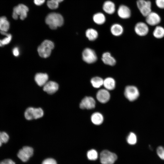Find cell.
<instances>
[{"label": "cell", "instance_id": "6da1fadb", "mask_svg": "<svg viewBox=\"0 0 164 164\" xmlns=\"http://www.w3.org/2000/svg\"><path fill=\"white\" fill-rule=\"evenodd\" d=\"M45 22L51 29H55L63 24L64 19L62 16L60 14L51 12L46 16Z\"/></svg>", "mask_w": 164, "mask_h": 164}, {"label": "cell", "instance_id": "7a4b0ae2", "mask_svg": "<svg viewBox=\"0 0 164 164\" xmlns=\"http://www.w3.org/2000/svg\"><path fill=\"white\" fill-rule=\"evenodd\" d=\"M54 47V44L51 41L46 40L44 41L38 47L37 50L40 56L44 58L48 57L52 50Z\"/></svg>", "mask_w": 164, "mask_h": 164}, {"label": "cell", "instance_id": "3957f363", "mask_svg": "<svg viewBox=\"0 0 164 164\" xmlns=\"http://www.w3.org/2000/svg\"><path fill=\"white\" fill-rule=\"evenodd\" d=\"M28 11L27 6L23 4H19L14 8L12 17L15 19H17L19 17L21 19L24 20L27 17Z\"/></svg>", "mask_w": 164, "mask_h": 164}, {"label": "cell", "instance_id": "277c9868", "mask_svg": "<svg viewBox=\"0 0 164 164\" xmlns=\"http://www.w3.org/2000/svg\"><path fill=\"white\" fill-rule=\"evenodd\" d=\"M43 114V110L39 108H35L29 107L26 110L24 113L25 118L28 120L41 118Z\"/></svg>", "mask_w": 164, "mask_h": 164}, {"label": "cell", "instance_id": "5b68a950", "mask_svg": "<svg viewBox=\"0 0 164 164\" xmlns=\"http://www.w3.org/2000/svg\"><path fill=\"white\" fill-rule=\"evenodd\" d=\"M117 159V155L108 150L102 151L100 154V160L102 164H113Z\"/></svg>", "mask_w": 164, "mask_h": 164}, {"label": "cell", "instance_id": "8992f818", "mask_svg": "<svg viewBox=\"0 0 164 164\" xmlns=\"http://www.w3.org/2000/svg\"><path fill=\"white\" fill-rule=\"evenodd\" d=\"M124 95L125 97L131 101L136 100L139 95V92L138 88L135 86L128 85L125 89Z\"/></svg>", "mask_w": 164, "mask_h": 164}, {"label": "cell", "instance_id": "52a82bcc", "mask_svg": "<svg viewBox=\"0 0 164 164\" xmlns=\"http://www.w3.org/2000/svg\"><path fill=\"white\" fill-rule=\"evenodd\" d=\"M83 60L87 63L91 64L95 63L97 60V56L95 51L89 48H86L82 53Z\"/></svg>", "mask_w": 164, "mask_h": 164}, {"label": "cell", "instance_id": "ba28073f", "mask_svg": "<svg viewBox=\"0 0 164 164\" xmlns=\"http://www.w3.org/2000/svg\"><path fill=\"white\" fill-rule=\"evenodd\" d=\"M137 5L142 15L146 17L151 11V3L149 1L138 0Z\"/></svg>", "mask_w": 164, "mask_h": 164}, {"label": "cell", "instance_id": "9c48e42d", "mask_svg": "<svg viewBox=\"0 0 164 164\" xmlns=\"http://www.w3.org/2000/svg\"><path fill=\"white\" fill-rule=\"evenodd\" d=\"M33 153L32 148L28 146H24L19 150L17 156L22 162H26L32 156Z\"/></svg>", "mask_w": 164, "mask_h": 164}, {"label": "cell", "instance_id": "30bf717a", "mask_svg": "<svg viewBox=\"0 0 164 164\" xmlns=\"http://www.w3.org/2000/svg\"><path fill=\"white\" fill-rule=\"evenodd\" d=\"M95 101L93 98L86 96L82 99L79 106L81 109H91L95 107Z\"/></svg>", "mask_w": 164, "mask_h": 164}, {"label": "cell", "instance_id": "8fae6325", "mask_svg": "<svg viewBox=\"0 0 164 164\" xmlns=\"http://www.w3.org/2000/svg\"><path fill=\"white\" fill-rule=\"evenodd\" d=\"M134 30L136 33L141 36H145L149 32L148 26L146 23L142 22H138L135 26Z\"/></svg>", "mask_w": 164, "mask_h": 164}, {"label": "cell", "instance_id": "7c38bea8", "mask_svg": "<svg viewBox=\"0 0 164 164\" xmlns=\"http://www.w3.org/2000/svg\"><path fill=\"white\" fill-rule=\"evenodd\" d=\"M145 17L146 23L151 26L157 25L161 21V18L159 15L154 12H151Z\"/></svg>", "mask_w": 164, "mask_h": 164}, {"label": "cell", "instance_id": "4fadbf2b", "mask_svg": "<svg viewBox=\"0 0 164 164\" xmlns=\"http://www.w3.org/2000/svg\"><path fill=\"white\" fill-rule=\"evenodd\" d=\"M110 97V95L108 91L105 89L100 90L96 94L97 99L102 103H105L108 102Z\"/></svg>", "mask_w": 164, "mask_h": 164}, {"label": "cell", "instance_id": "5bb4252c", "mask_svg": "<svg viewBox=\"0 0 164 164\" xmlns=\"http://www.w3.org/2000/svg\"><path fill=\"white\" fill-rule=\"evenodd\" d=\"M59 88L58 84L56 82L53 81L47 82L43 86V90L49 94H52L55 93Z\"/></svg>", "mask_w": 164, "mask_h": 164}, {"label": "cell", "instance_id": "9a60e30c", "mask_svg": "<svg viewBox=\"0 0 164 164\" xmlns=\"http://www.w3.org/2000/svg\"><path fill=\"white\" fill-rule=\"evenodd\" d=\"M117 14L120 18L122 19H127L130 17L131 11L128 6L122 5L119 7L117 10Z\"/></svg>", "mask_w": 164, "mask_h": 164}, {"label": "cell", "instance_id": "2e32d148", "mask_svg": "<svg viewBox=\"0 0 164 164\" xmlns=\"http://www.w3.org/2000/svg\"><path fill=\"white\" fill-rule=\"evenodd\" d=\"M101 60L105 64L110 66H113L116 63L115 59L108 52H105L103 53L102 56Z\"/></svg>", "mask_w": 164, "mask_h": 164}, {"label": "cell", "instance_id": "e0dca14e", "mask_svg": "<svg viewBox=\"0 0 164 164\" xmlns=\"http://www.w3.org/2000/svg\"><path fill=\"white\" fill-rule=\"evenodd\" d=\"M103 9L108 14L111 15L113 14L115 10V6L112 2L108 0L105 2L103 5Z\"/></svg>", "mask_w": 164, "mask_h": 164}, {"label": "cell", "instance_id": "ac0fdd59", "mask_svg": "<svg viewBox=\"0 0 164 164\" xmlns=\"http://www.w3.org/2000/svg\"><path fill=\"white\" fill-rule=\"evenodd\" d=\"M48 79V75L45 73H37L35 77V81L40 86H43L47 82Z\"/></svg>", "mask_w": 164, "mask_h": 164}, {"label": "cell", "instance_id": "d6986e66", "mask_svg": "<svg viewBox=\"0 0 164 164\" xmlns=\"http://www.w3.org/2000/svg\"><path fill=\"white\" fill-rule=\"evenodd\" d=\"M103 85L108 91L113 90L115 87V80L111 77H107L104 80Z\"/></svg>", "mask_w": 164, "mask_h": 164}, {"label": "cell", "instance_id": "ffe728a7", "mask_svg": "<svg viewBox=\"0 0 164 164\" xmlns=\"http://www.w3.org/2000/svg\"><path fill=\"white\" fill-rule=\"evenodd\" d=\"M123 28L122 26L118 23H115L111 26L110 31L111 34L115 36H121L123 33Z\"/></svg>", "mask_w": 164, "mask_h": 164}, {"label": "cell", "instance_id": "44dd1931", "mask_svg": "<svg viewBox=\"0 0 164 164\" xmlns=\"http://www.w3.org/2000/svg\"><path fill=\"white\" fill-rule=\"evenodd\" d=\"M91 120L93 124L96 125H99L103 123L104 118L103 115L101 113L96 112L91 115Z\"/></svg>", "mask_w": 164, "mask_h": 164}, {"label": "cell", "instance_id": "7402d4cb", "mask_svg": "<svg viewBox=\"0 0 164 164\" xmlns=\"http://www.w3.org/2000/svg\"><path fill=\"white\" fill-rule=\"evenodd\" d=\"M94 22L97 25L103 24L106 21L105 15L101 12H97L93 16Z\"/></svg>", "mask_w": 164, "mask_h": 164}, {"label": "cell", "instance_id": "603a6c76", "mask_svg": "<svg viewBox=\"0 0 164 164\" xmlns=\"http://www.w3.org/2000/svg\"><path fill=\"white\" fill-rule=\"evenodd\" d=\"M86 37L90 41H93L96 40L98 37L97 31L93 28L87 29L85 32Z\"/></svg>", "mask_w": 164, "mask_h": 164}, {"label": "cell", "instance_id": "cb8c5ba5", "mask_svg": "<svg viewBox=\"0 0 164 164\" xmlns=\"http://www.w3.org/2000/svg\"><path fill=\"white\" fill-rule=\"evenodd\" d=\"M9 27L10 23L6 17L4 16L0 17V31L7 32Z\"/></svg>", "mask_w": 164, "mask_h": 164}, {"label": "cell", "instance_id": "d4e9b609", "mask_svg": "<svg viewBox=\"0 0 164 164\" xmlns=\"http://www.w3.org/2000/svg\"><path fill=\"white\" fill-rule=\"evenodd\" d=\"M104 80L101 77L96 76L92 77L91 80V83L93 87L97 88H100L103 84Z\"/></svg>", "mask_w": 164, "mask_h": 164}, {"label": "cell", "instance_id": "484cf974", "mask_svg": "<svg viewBox=\"0 0 164 164\" xmlns=\"http://www.w3.org/2000/svg\"><path fill=\"white\" fill-rule=\"evenodd\" d=\"M153 35L154 37L160 39L164 37V28L160 26H157L154 29Z\"/></svg>", "mask_w": 164, "mask_h": 164}, {"label": "cell", "instance_id": "4316f807", "mask_svg": "<svg viewBox=\"0 0 164 164\" xmlns=\"http://www.w3.org/2000/svg\"><path fill=\"white\" fill-rule=\"evenodd\" d=\"M0 32L2 34L6 36V37L2 40L0 39V46H2L9 44L10 42L12 39V36L11 34L7 33L6 32L0 31Z\"/></svg>", "mask_w": 164, "mask_h": 164}, {"label": "cell", "instance_id": "83f0119b", "mask_svg": "<svg viewBox=\"0 0 164 164\" xmlns=\"http://www.w3.org/2000/svg\"><path fill=\"white\" fill-rule=\"evenodd\" d=\"M127 141L130 145L135 144L137 142V137L135 134L133 132L130 133L127 137Z\"/></svg>", "mask_w": 164, "mask_h": 164}, {"label": "cell", "instance_id": "f1b7e54d", "mask_svg": "<svg viewBox=\"0 0 164 164\" xmlns=\"http://www.w3.org/2000/svg\"><path fill=\"white\" fill-rule=\"evenodd\" d=\"M88 159L91 160H96L98 157L97 152L96 150L92 149L89 150L87 153Z\"/></svg>", "mask_w": 164, "mask_h": 164}, {"label": "cell", "instance_id": "f546056e", "mask_svg": "<svg viewBox=\"0 0 164 164\" xmlns=\"http://www.w3.org/2000/svg\"><path fill=\"white\" fill-rule=\"evenodd\" d=\"M59 3L54 0H49L47 2L48 7L52 9L57 8L59 6Z\"/></svg>", "mask_w": 164, "mask_h": 164}, {"label": "cell", "instance_id": "4dcf8cb0", "mask_svg": "<svg viewBox=\"0 0 164 164\" xmlns=\"http://www.w3.org/2000/svg\"><path fill=\"white\" fill-rule=\"evenodd\" d=\"M157 155L162 159L164 160V148L162 146L158 147L156 149Z\"/></svg>", "mask_w": 164, "mask_h": 164}, {"label": "cell", "instance_id": "1f68e13d", "mask_svg": "<svg viewBox=\"0 0 164 164\" xmlns=\"http://www.w3.org/2000/svg\"><path fill=\"white\" fill-rule=\"evenodd\" d=\"M0 139L2 143H6L9 141V136L6 132H2L0 135Z\"/></svg>", "mask_w": 164, "mask_h": 164}, {"label": "cell", "instance_id": "d6a6232c", "mask_svg": "<svg viewBox=\"0 0 164 164\" xmlns=\"http://www.w3.org/2000/svg\"><path fill=\"white\" fill-rule=\"evenodd\" d=\"M42 164H57L56 161L51 158H47L44 160Z\"/></svg>", "mask_w": 164, "mask_h": 164}, {"label": "cell", "instance_id": "836d02e7", "mask_svg": "<svg viewBox=\"0 0 164 164\" xmlns=\"http://www.w3.org/2000/svg\"><path fill=\"white\" fill-rule=\"evenodd\" d=\"M155 3L159 8L164 9V0H155Z\"/></svg>", "mask_w": 164, "mask_h": 164}, {"label": "cell", "instance_id": "e575fe53", "mask_svg": "<svg viewBox=\"0 0 164 164\" xmlns=\"http://www.w3.org/2000/svg\"><path fill=\"white\" fill-rule=\"evenodd\" d=\"M0 164H15V162L10 159H5L0 162Z\"/></svg>", "mask_w": 164, "mask_h": 164}, {"label": "cell", "instance_id": "d590c367", "mask_svg": "<svg viewBox=\"0 0 164 164\" xmlns=\"http://www.w3.org/2000/svg\"><path fill=\"white\" fill-rule=\"evenodd\" d=\"M45 0H34V2L35 5H42L45 2Z\"/></svg>", "mask_w": 164, "mask_h": 164}, {"label": "cell", "instance_id": "8d00e7d4", "mask_svg": "<svg viewBox=\"0 0 164 164\" xmlns=\"http://www.w3.org/2000/svg\"><path fill=\"white\" fill-rule=\"evenodd\" d=\"M13 53L15 56H18L19 54V49L17 47L14 48L13 50Z\"/></svg>", "mask_w": 164, "mask_h": 164}, {"label": "cell", "instance_id": "74e56055", "mask_svg": "<svg viewBox=\"0 0 164 164\" xmlns=\"http://www.w3.org/2000/svg\"><path fill=\"white\" fill-rule=\"evenodd\" d=\"M56 1L57 2H58V3H60V2H62L64 0H54Z\"/></svg>", "mask_w": 164, "mask_h": 164}, {"label": "cell", "instance_id": "f35d334b", "mask_svg": "<svg viewBox=\"0 0 164 164\" xmlns=\"http://www.w3.org/2000/svg\"><path fill=\"white\" fill-rule=\"evenodd\" d=\"M2 143H2V141H1V140L0 139V147H1L2 146Z\"/></svg>", "mask_w": 164, "mask_h": 164}, {"label": "cell", "instance_id": "ab89813d", "mask_svg": "<svg viewBox=\"0 0 164 164\" xmlns=\"http://www.w3.org/2000/svg\"><path fill=\"white\" fill-rule=\"evenodd\" d=\"M1 132H0V135H1Z\"/></svg>", "mask_w": 164, "mask_h": 164}]
</instances>
